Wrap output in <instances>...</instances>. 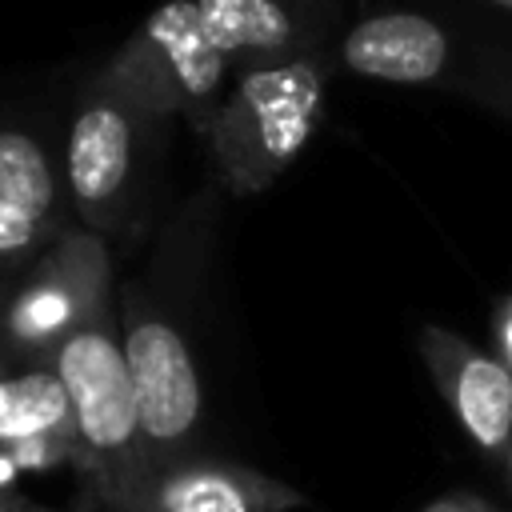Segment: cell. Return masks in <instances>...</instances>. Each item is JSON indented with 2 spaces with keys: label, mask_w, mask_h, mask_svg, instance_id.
I'll return each instance as SVG.
<instances>
[{
  "label": "cell",
  "mask_w": 512,
  "mask_h": 512,
  "mask_svg": "<svg viewBox=\"0 0 512 512\" xmlns=\"http://www.w3.org/2000/svg\"><path fill=\"white\" fill-rule=\"evenodd\" d=\"M332 60V52H312L236 72L208 128L216 172L232 192H264L308 148L324 120Z\"/></svg>",
  "instance_id": "cell-1"
},
{
  "label": "cell",
  "mask_w": 512,
  "mask_h": 512,
  "mask_svg": "<svg viewBox=\"0 0 512 512\" xmlns=\"http://www.w3.org/2000/svg\"><path fill=\"white\" fill-rule=\"evenodd\" d=\"M52 368L72 400V420L84 456L92 460L108 500L120 512H132L136 492L148 476V452L140 436L132 376L124 344L112 332L108 312L76 328L52 356Z\"/></svg>",
  "instance_id": "cell-2"
},
{
  "label": "cell",
  "mask_w": 512,
  "mask_h": 512,
  "mask_svg": "<svg viewBox=\"0 0 512 512\" xmlns=\"http://www.w3.org/2000/svg\"><path fill=\"white\" fill-rule=\"evenodd\" d=\"M236 68L200 24L196 0L160 4L108 60L100 84L124 96L148 120L184 112L208 136L220 108V88Z\"/></svg>",
  "instance_id": "cell-3"
},
{
  "label": "cell",
  "mask_w": 512,
  "mask_h": 512,
  "mask_svg": "<svg viewBox=\"0 0 512 512\" xmlns=\"http://www.w3.org/2000/svg\"><path fill=\"white\" fill-rule=\"evenodd\" d=\"M124 360L132 376L136 416L144 452H164L180 444L200 420V376L184 336L160 316L144 308H124ZM152 472V468H148Z\"/></svg>",
  "instance_id": "cell-4"
},
{
  "label": "cell",
  "mask_w": 512,
  "mask_h": 512,
  "mask_svg": "<svg viewBox=\"0 0 512 512\" xmlns=\"http://www.w3.org/2000/svg\"><path fill=\"white\" fill-rule=\"evenodd\" d=\"M108 296V256L92 236H68L56 256L20 288L4 312V332L16 348L52 352L88 320L104 312Z\"/></svg>",
  "instance_id": "cell-5"
},
{
  "label": "cell",
  "mask_w": 512,
  "mask_h": 512,
  "mask_svg": "<svg viewBox=\"0 0 512 512\" xmlns=\"http://www.w3.org/2000/svg\"><path fill=\"white\" fill-rule=\"evenodd\" d=\"M196 12L236 72L332 52V0H196Z\"/></svg>",
  "instance_id": "cell-6"
},
{
  "label": "cell",
  "mask_w": 512,
  "mask_h": 512,
  "mask_svg": "<svg viewBox=\"0 0 512 512\" xmlns=\"http://www.w3.org/2000/svg\"><path fill=\"white\" fill-rule=\"evenodd\" d=\"M420 356H424L444 404L452 408L456 424L464 428V436L480 452L504 456V448L512 440V372H508V364L496 352H488L440 324L420 328Z\"/></svg>",
  "instance_id": "cell-7"
},
{
  "label": "cell",
  "mask_w": 512,
  "mask_h": 512,
  "mask_svg": "<svg viewBox=\"0 0 512 512\" xmlns=\"http://www.w3.org/2000/svg\"><path fill=\"white\" fill-rule=\"evenodd\" d=\"M144 120H148L144 112H136L124 96H116L100 80L96 92L80 104L68 132L64 168H68V192L88 224H104L124 200L136 164V132Z\"/></svg>",
  "instance_id": "cell-8"
},
{
  "label": "cell",
  "mask_w": 512,
  "mask_h": 512,
  "mask_svg": "<svg viewBox=\"0 0 512 512\" xmlns=\"http://www.w3.org/2000/svg\"><path fill=\"white\" fill-rule=\"evenodd\" d=\"M336 64L384 84H440L460 68V48L444 20L392 8L356 20L336 44Z\"/></svg>",
  "instance_id": "cell-9"
},
{
  "label": "cell",
  "mask_w": 512,
  "mask_h": 512,
  "mask_svg": "<svg viewBox=\"0 0 512 512\" xmlns=\"http://www.w3.org/2000/svg\"><path fill=\"white\" fill-rule=\"evenodd\" d=\"M308 496L256 468L224 460H176L144 476L132 512H292Z\"/></svg>",
  "instance_id": "cell-10"
},
{
  "label": "cell",
  "mask_w": 512,
  "mask_h": 512,
  "mask_svg": "<svg viewBox=\"0 0 512 512\" xmlns=\"http://www.w3.org/2000/svg\"><path fill=\"white\" fill-rule=\"evenodd\" d=\"M0 440L12 444L16 456L28 464L48 460L64 452L68 444H80L76 420H72V400L52 372H28L20 380H8L0 392Z\"/></svg>",
  "instance_id": "cell-11"
},
{
  "label": "cell",
  "mask_w": 512,
  "mask_h": 512,
  "mask_svg": "<svg viewBox=\"0 0 512 512\" xmlns=\"http://www.w3.org/2000/svg\"><path fill=\"white\" fill-rule=\"evenodd\" d=\"M0 204L44 224L56 216V172L44 148L20 128H0Z\"/></svg>",
  "instance_id": "cell-12"
},
{
  "label": "cell",
  "mask_w": 512,
  "mask_h": 512,
  "mask_svg": "<svg viewBox=\"0 0 512 512\" xmlns=\"http://www.w3.org/2000/svg\"><path fill=\"white\" fill-rule=\"evenodd\" d=\"M52 224L28 216V212H16V208H4L0 204V256H12V252H28L36 248L44 236H48Z\"/></svg>",
  "instance_id": "cell-13"
},
{
  "label": "cell",
  "mask_w": 512,
  "mask_h": 512,
  "mask_svg": "<svg viewBox=\"0 0 512 512\" xmlns=\"http://www.w3.org/2000/svg\"><path fill=\"white\" fill-rule=\"evenodd\" d=\"M492 348H496V356L508 364V372H512V292L496 304V312H492Z\"/></svg>",
  "instance_id": "cell-14"
},
{
  "label": "cell",
  "mask_w": 512,
  "mask_h": 512,
  "mask_svg": "<svg viewBox=\"0 0 512 512\" xmlns=\"http://www.w3.org/2000/svg\"><path fill=\"white\" fill-rule=\"evenodd\" d=\"M420 512H500L488 496H480V492H448V496H440V500H432L428 508H420Z\"/></svg>",
  "instance_id": "cell-15"
},
{
  "label": "cell",
  "mask_w": 512,
  "mask_h": 512,
  "mask_svg": "<svg viewBox=\"0 0 512 512\" xmlns=\"http://www.w3.org/2000/svg\"><path fill=\"white\" fill-rule=\"evenodd\" d=\"M484 8H492V12H500V16H508L512 20V0H480Z\"/></svg>",
  "instance_id": "cell-16"
},
{
  "label": "cell",
  "mask_w": 512,
  "mask_h": 512,
  "mask_svg": "<svg viewBox=\"0 0 512 512\" xmlns=\"http://www.w3.org/2000/svg\"><path fill=\"white\" fill-rule=\"evenodd\" d=\"M504 476H508V488H512V440H508V448H504Z\"/></svg>",
  "instance_id": "cell-17"
},
{
  "label": "cell",
  "mask_w": 512,
  "mask_h": 512,
  "mask_svg": "<svg viewBox=\"0 0 512 512\" xmlns=\"http://www.w3.org/2000/svg\"><path fill=\"white\" fill-rule=\"evenodd\" d=\"M0 512H16V508H12V504H8V500H0Z\"/></svg>",
  "instance_id": "cell-18"
},
{
  "label": "cell",
  "mask_w": 512,
  "mask_h": 512,
  "mask_svg": "<svg viewBox=\"0 0 512 512\" xmlns=\"http://www.w3.org/2000/svg\"><path fill=\"white\" fill-rule=\"evenodd\" d=\"M16 512H44V508H16Z\"/></svg>",
  "instance_id": "cell-19"
},
{
  "label": "cell",
  "mask_w": 512,
  "mask_h": 512,
  "mask_svg": "<svg viewBox=\"0 0 512 512\" xmlns=\"http://www.w3.org/2000/svg\"><path fill=\"white\" fill-rule=\"evenodd\" d=\"M0 392H4V384H0Z\"/></svg>",
  "instance_id": "cell-20"
}]
</instances>
